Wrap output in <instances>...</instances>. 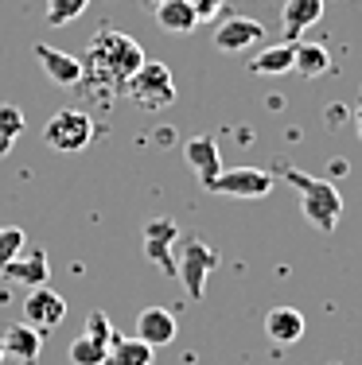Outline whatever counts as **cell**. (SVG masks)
Returning a JSON list of instances; mask_svg holds the SVG:
<instances>
[{
  "label": "cell",
  "instance_id": "484cf974",
  "mask_svg": "<svg viewBox=\"0 0 362 365\" xmlns=\"http://www.w3.org/2000/svg\"><path fill=\"white\" fill-rule=\"evenodd\" d=\"M191 8L203 24H218L222 12H226V0H191Z\"/></svg>",
  "mask_w": 362,
  "mask_h": 365
},
{
  "label": "cell",
  "instance_id": "7402d4cb",
  "mask_svg": "<svg viewBox=\"0 0 362 365\" xmlns=\"http://www.w3.org/2000/svg\"><path fill=\"white\" fill-rule=\"evenodd\" d=\"M90 8V0H47V28H66Z\"/></svg>",
  "mask_w": 362,
  "mask_h": 365
},
{
  "label": "cell",
  "instance_id": "8fae6325",
  "mask_svg": "<svg viewBox=\"0 0 362 365\" xmlns=\"http://www.w3.org/2000/svg\"><path fill=\"white\" fill-rule=\"evenodd\" d=\"M176 330H179L176 315H171L168 307H144L141 315H136V338H141L144 346H152V350L176 342Z\"/></svg>",
  "mask_w": 362,
  "mask_h": 365
},
{
  "label": "cell",
  "instance_id": "5bb4252c",
  "mask_svg": "<svg viewBox=\"0 0 362 365\" xmlns=\"http://www.w3.org/2000/svg\"><path fill=\"white\" fill-rule=\"evenodd\" d=\"M4 276L12 284H24V288H43L47 276H51V260H47V253H39V249H24V253L4 268Z\"/></svg>",
  "mask_w": 362,
  "mask_h": 365
},
{
  "label": "cell",
  "instance_id": "8992f818",
  "mask_svg": "<svg viewBox=\"0 0 362 365\" xmlns=\"http://www.w3.org/2000/svg\"><path fill=\"white\" fill-rule=\"evenodd\" d=\"M211 195H230V198H265L273 190V175L261 168H222V175L211 182Z\"/></svg>",
  "mask_w": 362,
  "mask_h": 365
},
{
  "label": "cell",
  "instance_id": "7a4b0ae2",
  "mask_svg": "<svg viewBox=\"0 0 362 365\" xmlns=\"http://www.w3.org/2000/svg\"><path fill=\"white\" fill-rule=\"evenodd\" d=\"M284 179L292 182V190L300 195V210L304 218L316 225L320 233H335V225L343 218V195L331 179H316L308 171H296V168H284Z\"/></svg>",
  "mask_w": 362,
  "mask_h": 365
},
{
  "label": "cell",
  "instance_id": "4316f807",
  "mask_svg": "<svg viewBox=\"0 0 362 365\" xmlns=\"http://www.w3.org/2000/svg\"><path fill=\"white\" fill-rule=\"evenodd\" d=\"M12 144H16V140H8V136H0V160H4L8 152H12Z\"/></svg>",
  "mask_w": 362,
  "mask_h": 365
},
{
  "label": "cell",
  "instance_id": "d6986e66",
  "mask_svg": "<svg viewBox=\"0 0 362 365\" xmlns=\"http://www.w3.org/2000/svg\"><path fill=\"white\" fill-rule=\"evenodd\" d=\"M292 71H300L304 78H320L331 71V55H327L323 43H296V63Z\"/></svg>",
  "mask_w": 362,
  "mask_h": 365
},
{
  "label": "cell",
  "instance_id": "9c48e42d",
  "mask_svg": "<svg viewBox=\"0 0 362 365\" xmlns=\"http://www.w3.org/2000/svg\"><path fill=\"white\" fill-rule=\"evenodd\" d=\"M176 237H179V230L171 218H156V222L144 225V253H149L152 264L168 276H176V257H171V241Z\"/></svg>",
  "mask_w": 362,
  "mask_h": 365
},
{
  "label": "cell",
  "instance_id": "277c9868",
  "mask_svg": "<svg viewBox=\"0 0 362 365\" xmlns=\"http://www.w3.org/2000/svg\"><path fill=\"white\" fill-rule=\"evenodd\" d=\"M43 140H47V148H55L63 155H79L94 140V120L82 109H59L43 125Z\"/></svg>",
  "mask_w": 362,
  "mask_h": 365
},
{
  "label": "cell",
  "instance_id": "52a82bcc",
  "mask_svg": "<svg viewBox=\"0 0 362 365\" xmlns=\"http://www.w3.org/2000/svg\"><path fill=\"white\" fill-rule=\"evenodd\" d=\"M265 39V28L253 16H222L218 28H214V47L222 55H241V51L257 47Z\"/></svg>",
  "mask_w": 362,
  "mask_h": 365
},
{
  "label": "cell",
  "instance_id": "4fadbf2b",
  "mask_svg": "<svg viewBox=\"0 0 362 365\" xmlns=\"http://www.w3.org/2000/svg\"><path fill=\"white\" fill-rule=\"evenodd\" d=\"M0 338H4V358H16V361H24V365H36V361H39V354H43V334H39L36 327L12 323Z\"/></svg>",
  "mask_w": 362,
  "mask_h": 365
},
{
  "label": "cell",
  "instance_id": "ac0fdd59",
  "mask_svg": "<svg viewBox=\"0 0 362 365\" xmlns=\"http://www.w3.org/2000/svg\"><path fill=\"white\" fill-rule=\"evenodd\" d=\"M296 63V43H281V47H265L257 58H249V74H284Z\"/></svg>",
  "mask_w": 362,
  "mask_h": 365
},
{
  "label": "cell",
  "instance_id": "d4e9b609",
  "mask_svg": "<svg viewBox=\"0 0 362 365\" xmlns=\"http://www.w3.org/2000/svg\"><path fill=\"white\" fill-rule=\"evenodd\" d=\"M24 133V113L16 106H0V136H8V140H16V136Z\"/></svg>",
  "mask_w": 362,
  "mask_h": 365
},
{
  "label": "cell",
  "instance_id": "cb8c5ba5",
  "mask_svg": "<svg viewBox=\"0 0 362 365\" xmlns=\"http://www.w3.org/2000/svg\"><path fill=\"white\" fill-rule=\"evenodd\" d=\"M86 334L90 338H98L101 346H106V350H114V342H117V330H114V323H109L106 315H101V311H90V319H86Z\"/></svg>",
  "mask_w": 362,
  "mask_h": 365
},
{
  "label": "cell",
  "instance_id": "9a60e30c",
  "mask_svg": "<svg viewBox=\"0 0 362 365\" xmlns=\"http://www.w3.org/2000/svg\"><path fill=\"white\" fill-rule=\"evenodd\" d=\"M156 16V28L168 31V36H191L199 28V16H195L191 0H164V4L152 8Z\"/></svg>",
  "mask_w": 362,
  "mask_h": 365
},
{
  "label": "cell",
  "instance_id": "ba28073f",
  "mask_svg": "<svg viewBox=\"0 0 362 365\" xmlns=\"http://www.w3.org/2000/svg\"><path fill=\"white\" fill-rule=\"evenodd\" d=\"M63 319H66V299L59 292H51L47 284L28 292V299H24V323L28 327H36L39 334H47V330H55Z\"/></svg>",
  "mask_w": 362,
  "mask_h": 365
},
{
  "label": "cell",
  "instance_id": "30bf717a",
  "mask_svg": "<svg viewBox=\"0 0 362 365\" xmlns=\"http://www.w3.org/2000/svg\"><path fill=\"white\" fill-rule=\"evenodd\" d=\"M183 160L191 163V171H195V179H199L203 190L222 175V155H218L214 136H191V140L183 144Z\"/></svg>",
  "mask_w": 362,
  "mask_h": 365
},
{
  "label": "cell",
  "instance_id": "6da1fadb",
  "mask_svg": "<svg viewBox=\"0 0 362 365\" xmlns=\"http://www.w3.org/2000/svg\"><path fill=\"white\" fill-rule=\"evenodd\" d=\"M141 66H144L141 43L117 28H101L90 36V47L82 55V82L90 78L98 86H109V93H117V90H125L129 78L141 71Z\"/></svg>",
  "mask_w": 362,
  "mask_h": 365
},
{
  "label": "cell",
  "instance_id": "44dd1931",
  "mask_svg": "<svg viewBox=\"0 0 362 365\" xmlns=\"http://www.w3.org/2000/svg\"><path fill=\"white\" fill-rule=\"evenodd\" d=\"M106 361H109V350L98 342V338L86 334V330L71 342V365H106Z\"/></svg>",
  "mask_w": 362,
  "mask_h": 365
},
{
  "label": "cell",
  "instance_id": "2e32d148",
  "mask_svg": "<svg viewBox=\"0 0 362 365\" xmlns=\"http://www.w3.org/2000/svg\"><path fill=\"white\" fill-rule=\"evenodd\" d=\"M265 334L273 338L277 346H292L304 338V315L296 307H273L265 315Z\"/></svg>",
  "mask_w": 362,
  "mask_h": 365
},
{
  "label": "cell",
  "instance_id": "603a6c76",
  "mask_svg": "<svg viewBox=\"0 0 362 365\" xmlns=\"http://www.w3.org/2000/svg\"><path fill=\"white\" fill-rule=\"evenodd\" d=\"M24 249H28V237H24L20 225H0V272H4Z\"/></svg>",
  "mask_w": 362,
  "mask_h": 365
},
{
  "label": "cell",
  "instance_id": "5b68a950",
  "mask_svg": "<svg viewBox=\"0 0 362 365\" xmlns=\"http://www.w3.org/2000/svg\"><path fill=\"white\" fill-rule=\"evenodd\" d=\"M214 268H218V253H214L203 237H187L183 257L176 260V276L183 280V288L191 299H203L206 295V276H211Z\"/></svg>",
  "mask_w": 362,
  "mask_h": 365
},
{
  "label": "cell",
  "instance_id": "ffe728a7",
  "mask_svg": "<svg viewBox=\"0 0 362 365\" xmlns=\"http://www.w3.org/2000/svg\"><path fill=\"white\" fill-rule=\"evenodd\" d=\"M152 354H156V350L144 346L141 338H117L106 365H152Z\"/></svg>",
  "mask_w": 362,
  "mask_h": 365
},
{
  "label": "cell",
  "instance_id": "f546056e",
  "mask_svg": "<svg viewBox=\"0 0 362 365\" xmlns=\"http://www.w3.org/2000/svg\"><path fill=\"white\" fill-rule=\"evenodd\" d=\"M0 361H4V338H0Z\"/></svg>",
  "mask_w": 362,
  "mask_h": 365
},
{
  "label": "cell",
  "instance_id": "e0dca14e",
  "mask_svg": "<svg viewBox=\"0 0 362 365\" xmlns=\"http://www.w3.org/2000/svg\"><path fill=\"white\" fill-rule=\"evenodd\" d=\"M320 16H323V0H284V8H281V24L288 36L308 31Z\"/></svg>",
  "mask_w": 362,
  "mask_h": 365
},
{
  "label": "cell",
  "instance_id": "3957f363",
  "mask_svg": "<svg viewBox=\"0 0 362 365\" xmlns=\"http://www.w3.org/2000/svg\"><path fill=\"white\" fill-rule=\"evenodd\" d=\"M125 93L144 113H160V109H168L171 101H176V82H171V71L164 63H149V58H144V66L129 78Z\"/></svg>",
  "mask_w": 362,
  "mask_h": 365
},
{
  "label": "cell",
  "instance_id": "7c38bea8",
  "mask_svg": "<svg viewBox=\"0 0 362 365\" xmlns=\"http://www.w3.org/2000/svg\"><path fill=\"white\" fill-rule=\"evenodd\" d=\"M31 51H36L43 74L55 86H79L82 82V58L66 55V51H59V47H47V43H36Z\"/></svg>",
  "mask_w": 362,
  "mask_h": 365
},
{
  "label": "cell",
  "instance_id": "f1b7e54d",
  "mask_svg": "<svg viewBox=\"0 0 362 365\" xmlns=\"http://www.w3.org/2000/svg\"><path fill=\"white\" fill-rule=\"evenodd\" d=\"M141 4H149V8H156V4H164V0H141Z\"/></svg>",
  "mask_w": 362,
  "mask_h": 365
},
{
  "label": "cell",
  "instance_id": "83f0119b",
  "mask_svg": "<svg viewBox=\"0 0 362 365\" xmlns=\"http://www.w3.org/2000/svg\"><path fill=\"white\" fill-rule=\"evenodd\" d=\"M355 128H358V140H362V101H358V109H355Z\"/></svg>",
  "mask_w": 362,
  "mask_h": 365
}]
</instances>
